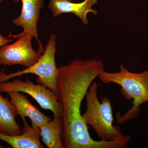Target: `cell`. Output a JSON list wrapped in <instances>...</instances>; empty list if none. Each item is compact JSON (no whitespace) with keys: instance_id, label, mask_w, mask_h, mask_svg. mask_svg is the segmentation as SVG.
Returning <instances> with one entry per match:
<instances>
[{"instance_id":"1","label":"cell","mask_w":148,"mask_h":148,"mask_svg":"<svg viewBox=\"0 0 148 148\" xmlns=\"http://www.w3.org/2000/svg\"><path fill=\"white\" fill-rule=\"evenodd\" d=\"M105 71L100 59L74 60L57 69V94L61 105L62 140L65 148H124L123 138L97 141L90 137L80 112L83 100L93 81Z\"/></svg>"},{"instance_id":"2","label":"cell","mask_w":148,"mask_h":148,"mask_svg":"<svg viewBox=\"0 0 148 148\" xmlns=\"http://www.w3.org/2000/svg\"><path fill=\"white\" fill-rule=\"evenodd\" d=\"M120 71L108 73L105 71L101 72L98 77L102 82L111 83L121 86V92L127 101L132 99V108L123 115L116 114V122L123 124L137 117L140 114V107L148 102V71L140 73L129 71L123 64L119 66Z\"/></svg>"},{"instance_id":"3","label":"cell","mask_w":148,"mask_h":148,"mask_svg":"<svg viewBox=\"0 0 148 148\" xmlns=\"http://www.w3.org/2000/svg\"><path fill=\"white\" fill-rule=\"evenodd\" d=\"M98 84H92L85 96L86 110L82 114L83 120L87 126L92 127L101 140L111 141L119 139L124 135L119 126L114 125L111 101L104 97L99 101Z\"/></svg>"},{"instance_id":"4","label":"cell","mask_w":148,"mask_h":148,"mask_svg":"<svg viewBox=\"0 0 148 148\" xmlns=\"http://www.w3.org/2000/svg\"><path fill=\"white\" fill-rule=\"evenodd\" d=\"M56 45V36L54 34H51L44 52L36 64L22 71L10 74L5 73L4 70H2L0 72V83L25 74H35L38 76L36 80L38 83L44 85L57 95L58 68L55 63Z\"/></svg>"},{"instance_id":"5","label":"cell","mask_w":148,"mask_h":148,"mask_svg":"<svg viewBox=\"0 0 148 148\" xmlns=\"http://www.w3.org/2000/svg\"><path fill=\"white\" fill-rule=\"evenodd\" d=\"M12 91L29 94L41 108L51 111L54 117H61L62 109L58 96L44 85L35 84L28 79H26L25 82L15 79L12 82L0 83L1 93Z\"/></svg>"},{"instance_id":"6","label":"cell","mask_w":148,"mask_h":148,"mask_svg":"<svg viewBox=\"0 0 148 148\" xmlns=\"http://www.w3.org/2000/svg\"><path fill=\"white\" fill-rule=\"evenodd\" d=\"M10 36L17 38V40L12 44L0 48V65H21L27 68L39 60L43 53L34 50L31 43L32 38L24 36Z\"/></svg>"},{"instance_id":"7","label":"cell","mask_w":148,"mask_h":148,"mask_svg":"<svg viewBox=\"0 0 148 148\" xmlns=\"http://www.w3.org/2000/svg\"><path fill=\"white\" fill-rule=\"evenodd\" d=\"M21 1L22 3L21 14L12 20V23L17 27H21L23 32L16 35L31 38H35L39 45V51L44 52L41 43L39 40L37 32V23L39 21L40 12L44 5V0H13L15 2Z\"/></svg>"},{"instance_id":"8","label":"cell","mask_w":148,"mask_h":148,"mask_svg":"<svg viewBox=\"0 0 148 148\" xmlns=\"http://www.w3.org/2000/svg\"><path fill=\"white\" fill-rule=\"evenodd\" d=\"M97 2V0H84L82 2L75 3L68 0H49L48 7L54 17H58L64 13H73L81 20L83 24H87L88 13L98 14L97 11L92 8Z\"/></svg>"},{"instance_id":"9","label":"cell","mask_w":148,"mask_h":148,"mask_svg":"<svg viewBox=\"0 0 148 148\" xmlns=\"http://www.w3.org/2000/svg\"><path fill=\"white\" fill-rule=\"evenodd\" d=\"M7 93L17 115L22 120L26 119V117L29 118L32 121V127H39L51 120L33 106L23 93L14 91Z\"/></svg>"},{"instance_id":"10","label":"cell","mask_w":148,"mask_h":148,"mask_svg":"<svg viewBox=\"0 0 148 148\" xmlns=\"http://www.w3.org/2000/svg\"><path fill=\"white\" fill-rule=\"evenodd\" d=\"M24 127L22 134L18 135H5L0 133V140H2L13 148H43L40 138V127H31L26 119L22 121Z\"/></svg>"},{"instance_id":"11","label":"cell","mask_w":148,"mask_h":148,"mask_svg":"<svg viewBox=\"0 0 148 148\" xmlns=\"http://www.w3.org/2000/svg\"><path fill=\"white\" fill-rule=\"evenodd\" d=\"M0 92V133L10 135H21V127L15 120L16 110L8 98H4Z\"/></svg>"},{"instance_id":"12","label":"cell","mask_w":148,"mask_h":148,"mask_svg":"<svg viewBox=\"0 0 148 148\" xmlns=\"http://www.w3.org/2000/svg\"><path fill=\"white\" fill-rule=\"evenodd\" d=\"M39 127L42 141L47 148H65L62 140L61 117H54Z\"/></svg>"},{"instance_id":"13","label":"cell","mask_w":148,"mask_h":148,"mask_svg":"<svg viewBox=\"0 0 148 148\" xmlns=\"http://www.w3.org/2000/svg\"><path fill=\"white\" fill-rule=\"evenodd\" d=\"M1 20V18H0ZM11 40L8 39L7 38L3 36L0 34V48L3 46L6 45L8 43L11 42Z\"/></svg>"},{"instance_id":"14","label":"cell","mask_w":148,"mask_h":148,"mask_svg":"<svg viewBox=\"0 0 148 148\" xmlns=\"http://www.w3.org/2000/svg\"><path fill=\"white\" fill-rule=\"evenodd\" d=\"M68 1H73V0H68Z\"/></svg>"},{"instance_id":"15","label":"cell","mask_w":148,"mask_h":148,"mask_svg":"<svg viewBox=\"0 0 148 148\" xmlns=\"http://www.w3.org/2000/svg\"><path fill=\"white\" fill-rule=\"evenodd\" d=\"M1 1H2V0H0V2H1Z\"/></svg>"}]
</instances>
